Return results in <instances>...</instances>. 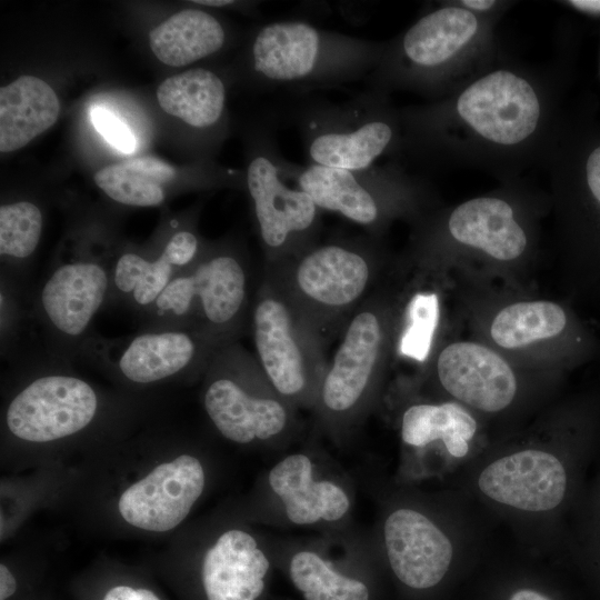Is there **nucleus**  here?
Wrapping results in <instances>:
<instances>
[{"instance_id":"f257e3e1","label":"nucleus","mask_w":600,"mask_h":600,"mask_svg":"<svg viewBox=\"0 0 600 600\" xmlns=\"http://www.w3.org/2000/svg\"><path fill=\"white\" fill-rule=\"evenodd\" d=\"M381 54L376 42L301 20H280L254 33L249 61L252 73L271 88L330 87L362 78Z\"/></svg>"},{"instance_id":"f03ea898","label":"nucleus","mask_w":600,"mask_h":600,"mask_svg":"<svg viewBox=\"0 0 600 600\" xmlns=\"http://www.w3.org/2000/svg\"><path fill=\"white\" fill-rule=\"evenodd\" d=\"M374 268L373 251L363 238H333L266 264L264 276L323 337L363 301Z\"/></svg>"},{"instance_id":"7ed1b4c3","label":"nucleus","mask_w":600,"mask_h":600,"mask_svg":"<svg viewBox=\"0 0 600 600\" xmlns=\"http://www.w3.org/2000/svg\"><path fill=\"white\" fill-rule=\"evenodd\" d=\"M256 360L273 389L292 407H314L328 361L324 340L268 278L251 310Z\"/></svg>"},{"instance_id":"20e7f679","label":"nucleus","mask_w":600,"mask_h":600,"mask_svg":"<svg viewBox=\"0 0 600 600\" xmlns=\"http://www.w3.org/2000/svg\"><path fill=\"white\" fill-rule=\"evenodd\" d=\"M207 367L203 407L223 438L239 444L273 443L289 434L294 407L273 389L256 359L227 343Z\"/></svg>"},{"instance_id":"39448f33","label":"nucleus","mask_w":600,"mask_h":600,"mask_svg":"<svg viewBox=\"0 0 600 600\" xmlns=\"http://www.w3.org/2000/svg\"><path fill=\"white\" fill-rule=\"evenodd\" d=\"M249 308V271L236 252L203 253L179 271L151 307L154 314L174 321L218 346L230 343Z\"/></svg>"},{"instance_id":"423d86ee","label":"nucleus","mask_w":600,"mask_h":600,"mask_svg":"<svg viewBox=\"0 0 600 600\" xmlns=\"http://www.w3.org/2000/svg\"><path fill=\"white\" fill-rule=\"evenodd\" d=\"M387 344L383 307L374 300L362 301L346 320L317 392L313 408L324 428L342 433L363 418L382 371Z\"/></svg>"},{"instance_id":"0eeeda50","label":"nucleus","mask_w":600,"mask_h":600,"mask_svg":"<svg viewBox=\"0 0 600 600\" xmlns=\"http://www.w3.org/2000/svg\"><path fill=\"white\" fill-rule=\"evenodd\" d=\"M376 100L363 92L340 103L304 106L298 122L310 164L361 170L390 147L394 129Z\"/></svg>"},{"instance_id":"6e6552de","label":"nucleus","mask_w":600,"mask_h":600,"mask_svg":"<svg viewBox=\"0 0 600 600\" xmlns=\"http://www.w3.org/2000/svg\"><path fill=\"white\" fill-rule=\"evenodd\" d=\"M272 140L261 142L246 171L266 264L293 257L317 242L321 209L303 190L290 187Z\"/></svg>"},{"instance_id":"1a4fd4ad","label":"nucleus","mask_w":600,"mask_h":600,"mask_svg":"<svg viewBox=\"0 0 600 600\" xmlns=\"http://www.w3.org/2000/svg\"><path fill=\"white\" fill-rule=\"evenodd\" d=\"M98 410V397L84 380L47 374L27 384L10 401L6 423L16 438L50 442L87 428Z\"/></svg>"},{"instance_id":"9d476101","label":"nucleus","mask_w":600,"mask_h":600,"mask_svg":"<svg viewBox=\"0 0 600 600\" xmlns=\"http://www.w3.org/2000/svg\"><path fill=\"white\" fill-rule=\"evenodd\" d=\"M282 176L321 209L374 231L391 212L393 181L374 168L347 170L314 164L301 166L279 157Z\"/></svg>"},{"instance_id":"9b49d317","label":"nucleus","mask_w":600,"mask_h":600,"mask_svg":"<svg viewBox=\"0 0 600 600\" xmlns=\"http://www.w3.org/2000/svg\"><path fill=\"white\" fill-rule=\"evenodd\" d=\"M206 472L201 461L188 453L162 462L129 486L118 500L121 518L130 526L167 532L179 526L201 497Z\"/></svg>"},{"instance_id":"f8f14e48","label":"nucleus","mask_w":600,"mask_h":600,"mask_svg":"<svg viewBox=\"0 0 600 600\" xmlns=\"http://www.w3.org/2000/svg\"><path fill=\"white\" fill-rule=\"evenodd\" d=\"M457 111L483 138L511 146L536 130L540 103L528 81L499 70L470 84L458 98Z\"/></svg>"},{"instance_id":"ddd939ff","label":"nucleus","mask_w":600,"mask_h":600,"mask_svg":"<svg viewBox=\"0 0 600 600\" xmlns=\"http://www.w3.org/2000/svg\"><path fill=\"white\" fill-rule=\"evenodd\" d=\"M383 546L389 566L404 586L424 590L439 584L452 561V544L426 514L401 507L383 522Z\"/></svg>"},{"instance_id":"4468645a","label":"nucleus","mask_w":600,"mask_h":600,"mask_svg":"<svg viewBox=\"0 0 600 600\" xmlns=\"http://www.w3.org/2000/svg\"><path fill=\"white\" fill-rule=\"evenodd\" d=\"M478 486L489 499L519 510L542 512L564 498L567 474L552 453L528 449L491 462L480 473Z\"/></svg>"},{"instance_id":"2eb2a0df","label":"nucleus","mask_w":600,"mask_h":600,"mask_svg":"<svg viewBox=\"0 0 600 600\" xmlns=\"http://www.w3.org/2000/svg\"><path fill=\"white\" fill-rule=\"evenodd\" d=\"M436 370L446 391L486 412L507 408L517 392L510 366L498 353L478 343L447 346L438 356Z\"/></svg>"},{"instance_id":"dca6fc26","label":"nucleus","mask_w":600,"mask_h":600,"mask_svg":"<svg viewBox=\"0 0 600 600\" xmlns=\"http://www.w3.org/2000/svg\"><path fill=\"white\" fill-rule=\"evenodd\" d=\"M268 484L286 519L296 526L340 522L351 509L347 490L319 477L317 464L303 452L287 454L274 463Z\"/></svg>"},{"instance_id":"f3484780","label":"nucleus","mask_w":600,"mask_h":600,"mask_svg":"<svg viewBox=\"0 0 600 600\" xmlns=\"http://www.w3.org/2000/svg\"><path fill=\"white\" fill-rule=\"evenodd\" d=\"M110 286V272L97 262L60 264L41 288V313L56 332L67 338H78L89 328Z\"/></svg>"},{"instance_id":"a211bd4d","label":"nucleus","mask_w":600,"mask_h":600,"mask_svg":"<svg viewBox=\"0 0 600 600\" xmlns=\"http://www.w3.org/2000/svg\"><path fill=\"white\" fill-rule=\"evenodd\" d=\"M220 347L187 329L151 331L124 342L113 363L128 381L149 384L197 364L208 366Z\"/></svg>"},{"instance_id":"6ab92c4d","label":"nucleus","mask_w":600,"mask_h":600,"mask_svg":"<svg viewBox=\"0 0 600 600\" xmlns=\"http://www.w3.org/2000/svg\"><path fill=\"white\" fill-rule=\"evenodd\" d=\"M270 560L258 540L242 529L223 531L207 549L201 581L207 600H258Z\"/></svg>"},{"instance_id":"aec40b11","label":"nucleus","mask_w":600,"mask_h":600,"mask_svg":"<svg viewBox=\"0 0 600 600\" xmlns=\"http://www.w3.org/2000/svg\"><path fill=\"white\" fill-rule=\"evenodd\" d=\"M448 229L457 241L502 261L518 258L527 246L526 234L514 220L512 208L497 198L463 202L450 214Z\"/></svg>"},{"instance_id":"412c9836","label":"nucleus","mask_w":600,"mask_h":600,"mask_svg":"<svg viewBox=\"0 0 600 600\" xmlns=\"http://www.w3.org/2000/svg\"><path fill=\"white\" fill-rule=\"evenodd\" d=\"M60 103L53 89L40 78L21 76L0 89V151L28 144L58 119Z\"/></svg>"},{"instance_id":"4be33fe9","label":"nucleus","mask_w":600,"mask_h":600,"mask_svg":"<svg viewBox=\"0 0 600 600\" xmlns=\"http://www.w3.org/2000/svg\"><path fill=\"white\" fill-rule=\"evenodd\" d=\"M476 16L459 7L426 14L406 31L400 53L412 69L430 70L449 61L476 34Z\"/></svg>"},{"instance_id":"5701e85b","label":"nucleus","mask_w":600,"mask_h":600,"mask_svg":"<svg viewBox=\"0 0 600 600\" xmlns=\"http://www.w3.org/2000/svg\"><path fill=\"white\" fill-rule=\"evenodd\" d=\"M227 41L223 24L211 13L187 9L149 33L154 56L164 64L183 67L220 51Z\"/></svg>"},{"instance_id":"b1692460","label":"nucleus","mask_w":600,"mask_h":600,"mask_svg":"<svg viewBox=\"0 0 600 600\" xmlns=\"http://www.w3.org/2000/svg\"><path fill=\"white\" fill-rule=\"evenodd\" d=\"M226 98L221 77L200 67L167 78L157 89L159 106L166 113L199 130L219 126Z\"/></svg>"},{"instance_id":"393cba45","label":"nucleus","mask_w":600,"mask_h":600,"mask_svg":"<svg viewBox=\"0 0 600 600\" xmlns=\"http://www.w3.org/2000/svg\"><path fill=\"white\" fill-rule=\"evenodd\" d=\"M476 430V420L454 402L413 404L403 412L401 421V438L404 443L424 447L441 440L448 452L456 458L467 454L468 442Z\"/></svg>"},{"instance_id":"a878e982","label":"nucleus","mask_w":600,"mask_h":600,"mask_svg":"<svg viewBox=\"0 0 600 600\" xmlns=\"http://www.w3.org/2000/svg\"><path fill=\"white\" fill-rule=\"evenodd\" d=\"M176 170L154 157H137L99 170L93 180L112 200L127 206L153 207L164 200L163 186Z\"/></svg>"},{"instance_id":"bb28decb","label":"nucleus","mask_w":600,"mask_h":600,"mask_svg":"<svg viewBox=\"0 0 600 600\" xmlns=\"http://www.w3.org/2000/svg\"><path fill=\"white\" fill-rule=\"evenodd\" d=\"M288 570L304 600H370L363 581L338 571L319 550L297 549L289 559Z\"/></svg>"},{"instance_id":"cd10ccee","label":"nucleus","mask_w":600,"mask_h":600,"mask_svg":"<svg viewBox=\"0 0 600 600\" xmlns=\"http://www.w3.org/2000/svg\"><path fill=\"white\" fill-rule=\"evenodd\" d=\"M566 323L563 309L553 302H518L496 316L490 333L500 347L514 349L558 336Z\"/></svg>"},{"instance_id":"c85d7f7f","label":"nucleus","mask_w":600,"mask_h":600,"mask_svg":"<svg viewBox=\"0 0 600 600\" xmlns=\"http://www.w3.org/2000/svg\"><path fill=\"white\" fill-rule=\"evenodd\" d=\"M177 273L162 253L149 260L138 253L126 252L117 260L110 279L114 289L137 306L151 308Z\"/></svg>"},{"instance_id":"c756f323","label":"nucleus","mask_w":600,"mask_h":600,"mask_svg":"<svg viewBox=\"0 0 600 600\" xmlns=\"http://www.w3.org/2000/svg\"><path fill=\"white\" fill-rule=\"evenodd\" d=\"M42 231L40 209L19 201L0 207V253L2 257L24 259L39 244Z\"/></svg>"},{"instance_id":"7c9ffc66","label":"nucleus","mask_w":600,"mask_h":600,"mask_svg":"<svg viewBox=\"0 0 600 600\" xmlns=\"http://www.w3.org/2000/svg\"><path fill=\"white\" fill-rule=\"evenodd\" d=\"M440 316L436 293L418 292L407 304L406 324L398 341L399 354L424 362L431 351Z\"/></svg>"},{"instance_id":"2f4dec72","label":"nucleus","mask_w":600,"mask_h":600,"mask_svg":"<svg viewBox=\"0 0 600 600\" xmlns=\"http://www.w3.org/2000/svg\"><path fill=\"white\" fill-rule=\"evenodd\" d=\"M96 130L116 149L123 153L134 151L137 141L129 126L110 110L97 106L91 110Z\"/></svg>"},{"instance_id":"473e14b6","label":"nucleus","mask_w":600,"mask_h":600,"mask_svg":"<svg viewBox=\"0 0 600 600\" xmlns=\"http://www.w3.org/2000/svg\"><path fill=\"white\" fill-rule=\"evenodd\" d=\"M162 254L169 263L179 272L192 267L203 254L200 251L198 237L188 230L176 232L164 246Z\"/></svg>"},{"instance_id":"72a5a7b5","label":"nucleus","mask_w":600,"mask_h":600,"mask_svg":"<svg viewBox=\"0 0 600 600\" xmlns=\"http://www.w3.org/2000/svg\"><path fill=\"white\" fill-rule=\"evenodd\" d=\"M103 600H160L151 590L129 586H117L111 588Z\"/></svg>"},{"instance_id":"f704fd0d","label":"nucleus","mask_w":600,"mask_h":600,"mask_svg":"<svg viewBox=\"0 0 600 600\" xmlns=\"http://www.w3.org/2000/svg\"><path fill=\"white\" fill-rule=\"evenodd\" d=\"M586 172L588 186L594 198L600 202V147L596 148L589 156Z\"/></svg>"},{"instance_id":"c9c22d12","label":"nucleus","mask_w":600,"mask_h":600,"mask_svg":"<svg viewBox=\"0 0 600 600\" xmlns=\"http://www.w3.org/2000/svg\"><path fill=\"white\" fill-rule=\"evenodd\" d=\"M17 590V582L7 566H0V600H7Z\"/></svg>"},{"instance_id":"e433bc0d","label":"nucleus","mask_w":600,"mask_h":600,"mask_svg":"<svg viewBox=\"0 0 600 600\" xmlns=\"http://www.w3.org/2000/svg\"><path fill=\"white\" fill-rule=\"evenodd\" d=\"M508 600H552L547 594L531 588H521L511 593Z\"/></svg>"},{"instance_id":"4c0bfd02","label":"nucleus","mask_w":600,"mask_h":600,"mask_svg":"<svg viewBox=\"0 0 600 600\" xmlns=\"http://www.w3.org/2000/svg\"><path fill=\"white\" fill-rule=\"evenodd\" d=\"M569 3L586 12L600 13V0H571Z\"/></svg>"},{"instance_id":"58836bf2","label":"nucleus","mask_w":600,"mask_h":600,"mask_svg":"<svg viewBox=\"0 0 600 600\" xmlns=\"http://www.w3.org/2000/svg\"><path fill=\"white\" fill-rule=\"evenodd\" d=\"M461 3L468 8L483 11V10L490 9L494 4V1L493 0H463Z\"/></svg>"},{"instance_id":"ea45409f","label":"nucleus","mask_w":600,"mask_h":600,"mask_svg":"<svg viewBox=\"0 0 600 600\" xmlns=\"http://www.w3.org/2000/svg\"><path fill=\"white\" fill-rule=\"evenodd\" d=\"M193 3H198V4H201V6H207V7H227V6H231L234 3V1L232 0H198V1H193Z\"/></svg>"}]
</instances>
